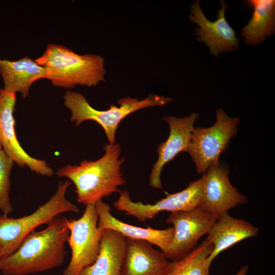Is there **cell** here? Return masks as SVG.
<instances>
[{"label":"cell","instance_id":"cell-6","mask_svg":"<svg viewBox=\"0 0 275 275\" xmlns=\"http://www.w3.org/2000/svg\"><path fill=\"white\" fill-rule=\"evenodd\" d=\"M240 120L232 118L222 108L216 110V121L208 128H194L187 152L197 172L204 174L219 162V157L228 147L230 140L237 134Z\"/></svg>","mask_w":275,"mask_h":275},{"label":"cell","instance_id":"cell-16","mask_svg":"<svg viewBox=\"0 0 275 275\" xmlns=\"http://www.w3.org/2000/svg\"><path fill=\"white\" fill-rule=\"evenodd\" d=\"M259 229L248 221L231 216L225 213L219 216L208 233L206 239L213 245L208 257L210 262L217 256L238 242L255 237Z\"/></svg>","mask_w":275,"mask_h":275},{"label":"cell","instance_id":"cell-3","mask_svg":"<svg viewBox=\"0 0 275 275\" xmlns=\"http://www.w3.org/2000/svg\"><path fill=\"white\" fill-rule=\"evenodd\" d=\"M35 61L45 69L46 78L56 87H92L105 80L104 59L97 54L80 55L62 45L49 43Z\"/></svg>","mask_w":275,"mask_h":275},{"label":"cell","instance_id":"cell-2","mask_svg":"<svg viewBox=\"0 0 275 275\" xmlns=\"http://www.w3.org/2000/svg\"><path fill=\"white\" fill-rule=\"evenodd\" d=\"M104 149V155L96 160H84L77 165L68 164L56 172L59 177L67 178L74 184L79 203L94 204L113 193H120L121 190L118 187L126 183L120 171L125 158H119V144H106Z\"/></svg>","mask_w":275,"mask_h":275},{"label":"cell","instance_id":"cell-19","mask_svg":"<svg viewBox=\"0 0 275 275\" xmlns=\"http://www.w3.org/2000/svg\"><path fill=\"white\" fill-rule=\"evenodd\" d=\"M246 3L253 9V13L241 29V35L246 44L258 45L275 33V1L250 0Z\"/></svg>","mask_w":275,"mask_h":275},{"label":"cell","instance_id":"cell-7","mask_svg":"<svg viewBox=\"0 0 275 275\" xmlns=\"http://www.w3.org/2000/svg\"><path fill=\"white\" fill-rule=\"evenodd\" d=\"M98 215L95 203L86 205L82 216L67 220L70 231L68 243L71 251L70 262L63 275H79L96 260L104 230L98 227Z\"/></svg>","mask_w":275,"mask_h":275},{"label":"cell","instance_id":"cell-23","mask_svg":"<svg viewBox=\"0 0 275 275\" xmlns=\"http://www.w3.org/2000/svg\"><path fill=\"white\" fill-rule=\"evenodd\" d=\"M3 258V250L2 249V247L0 245V261L1 259Z\"/></svg>","mask_w":275,"mask_h":275},{"label":"cell","instance_id":"cell-8","mask_svg":"<svg viewBox=\"0 0 275 275\" xmlns=\"http://www.w3.org/2000/svg\"><path fill=\"white\" fill-rule=\"evenodd\" d=\"M204 185L203 175L198 180L190 182L184 189L168 195L156 203L144 204L131 200L129 193L124 190L120 193L118 199L113 203L117 210L124 211L140 222L151 219L162 211L174 212L188 211L198 207L201 202Z\"/></svg>","mask_w":275,"mask_h":275},{"label":"cell","instance_id":"cell-10","mask_svg":"<svg viewBox=\"0 0 275 275\" xmlns=\"http://www.w3.org/2000/svg\"><path fill=\"white\" fill-rule=\"evenodd\" d=\"M16 102L15 94L0 89V141L3 150L18 166H26L37 174L50 177L53 171L46 162L30 156L17 139L14 117Z\"/></svg>","mask_w":275,"mask_h":275},{"label":"cell","instance_id":"cell-21","mask_svg":"<svg viewBox=\"0 0 275 275\" xmlns=\"http://www.w3.org/2000/svg\"><path fill=\"white\" fill-rule=\"evenodd\" d=\"M14 161L4 152L0 151V211L8 215L13 211L10 197L11 189L10 175L14 166Z\"/></svg>","mask_w":275,"mask_h":275},{"label":"cell","instance_id":"cell-13","mask_svg":"<svg viewBox=\"0 0 275 275\" xmlns=\"http://www.w3.org/2000/svg\"><path fill=\"white\" fill-rule=\"evenodd\" d=\"M199 116L198 113H192L182 118L174 116L162 118L169 125L170 132L167 140L159 144L157 147L158 158L153 166L149 178V185L152 188L162 189L160 175L163 167L179 153L187 151L194 124Z\"/></svg>","mask_w":275,"mask_h":275},{"label":"cell","instance_id":"cell-4","mask_svg":"<svg viewBox=\"0 0 275 275\" xmlns=\"http://www.w3.org/2000/svg\"><path fill=\"white\" fill-rule=\"evenodd\" d=\"M63 98L64 105L71 112V122H74L76 126L88 120L98 123L103 129L109 144H111L116 143L117 129L121 122L129 115L148 107L163 106L173 100L170 97L153 94L142 100L128 96L119 100V107L111 104L108 109L99 111L92 107L80 93L67 91Z\"/></svg>","mask_w":275,"mask_h":275},{"label":"cell","instance_id":"cell-11","mask_svg":"<svg viewBox=\"0 0 275 275\" xmlns=\"http://www.w3.org/2000/svg\"><path fill=\"white\" fill-rule=\"evenodd\" d=\"M221 8L217 12L216 20L211 21L204 14L200 4L196 0L190 6L188 18L191 22L198 25L195 34L197 40L204 42L211 55L217 57L221 53L237 49L239 40L235 30L226 20L225 12L227 4L221 1Z\"/></svg>","mask_w":275,"mask_h":275},{"label":"cell","instance_id":"cell-9","mask_svg":"<svg viewBox=\"0 0 275 275\" xmlns=\"http://www.w3.org/2000/svg\"><path fill=\"white\" fill-rule=\"evenodd\" d=\"M217 219L198 207L171 212L166 222L173 225L174 233L168 250L163 253L166 258L175 261L188 255L199 239L208 234Z\"/></svg>","mask_w":275,"mask_h":275},{"label":"cell","instance_id":"cell-20","mask_svg":"<svg viewBox=\"0 0 275 275\" xmlns=\"http://www.w3.org/2000/svg\"><path fill=\"white\" fill-rule=\"evenodd\" d=\"M212 250V244L205 239L188 255L172 261L169 275H210L209 268L212 262L208 257Z\"/></svg>","mask_w":275,"mask_h":275},{"label":"cell","instance_id":"cell-14","mask_svg":"<svg viewBox=\"0 0 275 275\" xmlns=\"http://www.w3.org/2000/svg\"><path fill=\"white\" fill-rule=\"evenodd\" d=\"M172 261L149 242L126 238L121 275H169Z\"/></svg>","mask_w":275,"mask_h":275},{"label":"cell","instance_id":"cell-12","mask_svg":"<svg viewBox=\"0 0 275 275\" xmlns=\"http://www.w3.org/2000/svg\"><path fill=\"white\" fill-rule=\"evenodd\" d=\"M229 174L228 167L219 162L203 174V195L198 208L218 218L230 209L247 202L246 197L231 183Z\"/></svg>","mask_w":275,"mask_h":275},{"label":"cell","instance_id":"cell-1","mask_svg":"<svg viewBox=\"0 0 275 275\" xmlns=\"http://www.w3.org/2000/svg\"><path fill=\"white\" fill-rule=\"evenodd\" d=\"M67 220L57 216L45 229L29 234L13 253L1 259L0 271L4 275H29L61 266L70 234Z\"/></svg>","mask_w":275,"mask_h":275},{"label":"cell","instance_id":"cell-17","mask_svg":"<svg viewBox=\"0 0 275 275\" xmlns=\"http://www.w3.org/2000/svg\"><path fill=\"white\" fill-rule=\"evenodd\" d=\"M126 248V238L116 231L104 230L96 260L79 275H121Z\"/></svg>","mask_w":275,"mask_h":275},{"label":"cell","instance_id":"cell-18","mask_svg":"<svg viewBox=\"0 0 275 275\" xmlns=\"http://www.w3.org/2000/svg\"><path fill=\"white\" fill-rule=\"evenodd\" d=\"M0 74L4 89L14 94L19 92L23 98L29 96L35 81L46 77L45 69L29 57L14 61L0 59Z\"/></svg>","mask_w":275,"mask_h":275},{"label":"cell","instance_id":"cell-5","mask_svg":"<svg viewBox=\"0 0 275 275\" xmlns=\"http://www.w3.org/2000/svg\"><path fill=\"white\" fill-rule=\"evenodd\" d=\"M71 184L70 181L59 182L51 197L29 215L13 218L0 214V245L3 258L13 253L24 238L38 227L47 224L63 213L79 211L78 206L66 196Z\"/></svg>","mask_w":275,"mask_h":275},{"label":"cell","instance_id":"cell-22","mask_svg":"<svg viewBox=\"0 0 275 275\" xmlns=\"http://www.w3.org/2000/svg\"><path fill=\"white\" fill-rule=\"evenodd\" d=\"M249 270V266L248 265L242 266L239 271L235 275H246L247 272Z\"/></svg>","mask_w":275,"mask_h":275},{"label":"cell","instance_id":"cell-24","mask_svg":"<svg viewBox=\"0 0 275 275\" xmlns=\"http://www.w3.org/2000/svg\"><path fill=\"white\" fill-rule=\"evenodd\" d=\"M2 150H3V147H2V145L0 141V151Z\"/></svg>","mask_w":275,"mask_h":275},{"label":"cell","instance_id":"cell-15","mask_svg":"<svg viewBox=\"0 0 275 275\" xmlns=\"http://www.w3.org/2000/svg\"><path fill=\"white\" fill-rule=\"evenodd\" d=\"M95 206L98 215L99 229L116 231L126 238L147 241L158 246L163 253L168 250L174 236L173 227L161 230L135 226L116 218L111 213L109 205L102 200L96 202Z\"/></svg>","mask_w":275,"mask_h":275}]
</instances>
